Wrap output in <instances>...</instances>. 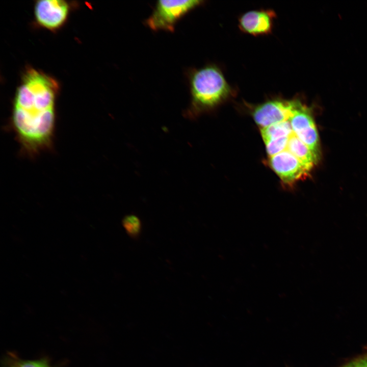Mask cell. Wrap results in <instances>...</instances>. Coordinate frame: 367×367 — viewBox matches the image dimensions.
I'll return each mask as SVG.
<instances>
[{"label":"cell","mask_w":367,"mask_h":367,"mask_svg":"<svg viewBox=\"0 0 367 367\" xmlns=\"http://www.w3.org/2000/svg\"><path fill=\"white\" fill-rule=\"evenodd\" d=\"M58 90L55 80L33 68L25 71L17 89L7 127L14 134L21 153L28 158L53 149Z\"/></svg>","instance_id":"obj_1"},{"label":"cell","mask_w":367,"mask_h":367,"mask_svg":"<svg viewBox=\"0 0 367 367\" xmlns=\"http://www.w3.org/2000/svg\"><path fill=\"white\" fill-rule=\"evenodd\" d=\"M186 74L190 103L186 115L190 118L215 107L231 94L230 87L222 72L215 65L191 68Z\"/></svg>","instance_id":"obj_2"},{"label":"cell","mask_w":367,"mask_h":367,"mask_svg":"<svg viewBox=\"0 0 367 367\" xmlns=\"http://www.w3.org/2000/svg\"><path fill=\"white\" fill-rule=\"evenodd\" d=\"M204 3L203 1H158L145 24L154 31L174 32L177 22Z\"/></svg>","instance_id":"obj_3"},{"label":"cell","mask_w":367,"mask_h":367,"mask_svg":"<svg viewBox=\"0 0 367 367\" xmlns=\"http://www.w3.org/2000/svg\"><path fill=\"white\" fill-rule=\"evenodd\" d=\"M69 12V4L62 0L38 1L34 7L37 24L51 31L57 30L65 23Z\"/></svg>","instance_id":"obj_4"},{"label":"cell","mask_w":367,"mask_h":367,"mask_svg":"<svg viewBox=\"0 0 367 367\" xmlns=\"http://www.w3.org/2000/svg\"><path fill=\"white\" fill-rule=\"evenodd\" d=\"M269 166L288 186L306 177L309 170L287 149L270 156Z\"/></svg>","instance_id":"obj_5"},{"label":"cell","mask_w":367,"mask_h":367,"mask_svg":"<svg viewBox=\"0 0 367 367\" xmlns=\"http://www.w3.org/2000/svg\"><path fill=\"white\" fill-rule=\"evenodd\" d=\"M296 100L274 99L256 107L252 115L255 123L261 128L289 120L295 108Z\"/></svg>","instance_id":"obj_6"},{"label":"cell","mask_w":367,"mask_h":367,"mask_svg":"<svg viewBox=\"0 0 367 367\" xmlns=\"http://www.w3.org/2000/svg\"><path fill=\"white\" fill-rule=\"evenodd\" d=\"M275 12L271 10H252L244 13L239 19V27L243 32L254 36L269 34L272 30Z\"/></svg>","instance_id":"obj_7"},{"label":"cell","mask_w":367,"mask_h":367,"mask_svg":"<svg viewBox=\"0 0 367 367\" xmlns=\"http://www.w3.org/2000/svg\"><path fill=\"white\" fill-rule=\"evenodd\" d=\"M286 148L309 171L318 162V159L294 133L289 138Z\"/></svg>","instance_id":"obj_8"},{"label":"cell","mask_w":367,"mask_h":367,"mask_svg":"<svg viewBox=\"0 0 367 367\" xmlns=\"http://www.w3.org/2000/svg\"><path fill=\"white\" fill-rule=\"evenodd\" d=\"M260 132L264 141L290 137L293 133L289 120L261 128Z\"/></svg>","instance_id":"obj_9"},{"label":"cell","mask_w":367,"mask_h":367,"mask_svg":"<svg viewBox=\"0 0 367 367\" xmlns=\"http://www.w3.org/2000/svg\"><path fill=\"white\" fill-rule=\"evenodd\" d=\"M122 225L127 234L134 240H138L142 230V223L137 216L129 214L122 220Z\"/></svg>","instance_id":"obj_10"},{"label":"cell","mask_w":367,"mask_h":367,"mask_svg":"<svg viewBox=\"0 0 367 367\" xmlns=\"http://www.w3.org/2000/svg\"><path fill=\"white\" fill-rule=\"evenodd\" d=\"M289 137H282L264 141L268 154L273 156L278 154L287 148Z\"/></svg>","instance_id":"obj_11"},{"label":"cell","mask_w":367,"mask_h":367,"mask_svg":"<svg viewBox=\"0 0 367 367\" xmlns=\"http://www.w3.org/2000/svg\"><path fill=\"white\" fill-rule=\"evenodd\" d=\"M12 367H50L45 359L36 360H20L14 363Z\"/></svg>","instance_id":"obj_12"},{"label":"cell","mask_w":367,"mask_h":367,"mask_svg":"<svg viewBox=\"0 0 367 367\" xmlns=\"http://www.w3.org/2000/svg\"><path fill=\"white\" fill-rule=\"evenodd\" d=\"M344 367H367V356L356 359Z\"/></svg>","instance_id":"obj_13"}]
</instances>
